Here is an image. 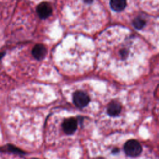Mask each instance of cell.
Masks as SVG:
<instances>
[{
    "label": "cell",
    "instance_id": "1",
    "mask_svg": "<svg viewBox=\"0 0 159 159\" xmlns=\"http://www.w3.org/2000/svg\"><path fill=\"white\" fill-rule=\"evenodd\" d=\"M125 154L129 157H135L139 155L142 152L140 144L135 140H129L125 142L124 147Z\"/></svg>",
    "mask_w": 159,
    "mask_h": 159
},
{
    "label": "cell",
    "instance_id": "2",
    "mask_svg": "<svg viewBox=\"0 0 159 159\" xmlns=\"http://www.w3.org/2000/svg\"><path fill=\"white\" fill-rule=\"evenodd\" d=\"M74 104L78 107L82 108L87 106L89 102V96L84 92L81 91H76L73 95Z\"/></svg>",
    "mask_w": 159,
    "mask_h": 159
},
{
    "label": "cell",
    "instance_id": "3",
    "mask_svg": "<svg viewBox=\"0 0 159 159\" xmlns=\"http://www.w3.org/2000/svg\"><path fill=\"white\" fill-rule=\"evenodd\" d=\"M62 127L65 134L71 135L77 129V121L75 119L72 117L66 119L62 124Z\"/></svg>",
    "mask_w": 159,
    "mask_h": 159
},
{
    "label": "cell",
    "instance_id": "4",
    "mask_svg": "<svg viewBox=\"0 0 159 159\" xmlns=\"http://www.w3.org/2000/svg\"><path fill=\"white\" fill-rule=\"evenodd\" d=\"M37 12L40 18L45 19L51 15L52 8L48 2H42L37 6Z\"/></svg>",
    "mask_w": 159,
    "mask_h": 159
},
{
    "label": "cell",
    "instance_id": "5",
    "mask_svg": "<svg viewBox=\"0 0 159 159\" xmlns=\"http://www.w3.org/2000/svg\"><path fill=\"white\" fill-rule=\"evenodd\" d=\"M32 53L34 58L40 60L45 57L47 53V50L43 45L37 44L34 47Z\"/></svg>",
    "mask_w": 159,
    "mask_h": 159
},
{
    "label": "cell",
    "instance_id": "6",
    "mask_svg": "<svg viewBox=\"0 0 159 159\" xmlns=\"http://www.w3.org/2000/svg\"><path fill=\"white\" fill-rule=\"evenodd\" d=\"M107 111L109 116H116L121 111V106L117 102H112L108 105Z\"/></svg>",
    "mask_w": 159,
    "mask_h": 159
},
{
    "label": "cell",
    "instance_id": "7",
    "mask_svg": "<svg viewBox=\"0 0 159 159\" xmlns=\"http://www.w3.org/2000/svg\"><path fill=\"white\" fill-rule=\"evenodd\" d=\"M110 6L116 12L122 11L126 6L125 0H110Z\"/></svg>",
    "mask_w": 159,
    "mask_h": 159
},
{
    "label": "cell",
    "instance_id": "8",
    "mask_svg": "<svg viewBox=\"0 0 159 159\" xmlns=\"http://www.w3.org/2000/svg\"><path fill=\"white\" fill-rule=\"evenodd\" d=\"M145 21L141 18L137 17L133 20V25L135 27V28L137 29H142L145 25Z\"/></svg>",
    "mask_w": 159,
    "mask_h": 159
},
{
    "label": "cell",
    "instance_id": "9",
    "mask_svg": "<svg viewBox=\"0 0 159 159\" xmlns=\"http://www.w3.org/2000/svg\"><path fill=\"white\" fill-rule=\"evenodd\" d=\"M84 1L86 3H91L93 1V0H84Z\"/></svg>",
    "mask_w": 159,
    "mask_h": 159
},
{
    "label": "cell",
    "instance_id": "10",
    "mask_svg": "<svg viewBox=\"0 0 159 159\" xmlns=\"http://www.w3.org/2000/svg\"><path fill=\"white\" fill-rule=\"evenodd\" d=\"M4 53H0V59L4 55Z\"/></svg>",
    "mask_w": 159,
    "mask_h": 159
},
{
    "label": "cell",
    "instance_id": "11",
    "mask_svg": "<svg viewBox=\"0 0 159 159\" xmlns=\"http://www.w3.org/2000/svg\"><path fill=\"white\" fill-rule=\"evenodd\" d=\"M98 159H103V158H98Z\"/></svg>",
    "mask_w": 159,
    "mask_h": 159
}]
</instances>
